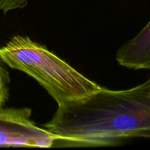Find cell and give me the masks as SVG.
I'll return each instance as SVG.
<instances>
[{"label":"cell","instance_id":"6","mask_svg":"<svg viewBox=\"0 0 150 150\" xmlns=\"http://www.w3.org/2000/svg\"><path fill=\"white\" fill-rule=\"evenodd\" d=\"M26 4L24 0H0V10L6 14L10 10L23 8Z\"/></svg>","mask_w":150,"mask_h":150},{"label":"cell","instance_id":"3","mask_svg":"<svg viewBox=\"0 0 150 150\" xmlns=\"http://www.w3.org/2000/svg\"><path fill=\"white\" fill-rule=\"evenodd\" d=\"M29 108H0V146L52 147L57 136L31 120Z\"/></svg>","mask_w":150,"mask_h":150},{"label":"cell","instance_id":"4","mask_svg":"<svg viewBox=\"0 0 150 150\" xmlns=\"http://www.w3.org/2000/svg\"><path fill=\"white\" fill-rule=\"evenodd\" d=\"M116 59L127 68L150 70V21L136 36L121 45Z\"/></svg>","mask_w":150,"mask_h":150},{"label":"cell","instance_id":"1","mask_svg":"<svg viewBox=\"0 0 150 150\" xmlns=\"http://www.w3.org/2000/svg\"><path fill=\"white\" fill-rule=\"evenodd\" d=\"M43 128L67 146L115 145L134 138L150 139V79L124 90H99L58 105Z\"/></svg>","mask_w":150,"mask_h":150},{"label":"cell","instance_id":"7","mask_svg":"<svg viewBox=\"0 0 150 150\" xmlns=\"http://www.w3.org/2000/svg\"><path fill=\"white\" fill-rule=\"evenodd\" d=\"M24 1H26V3H28V1H29V0H24Z\"/></svg>","mask_w":150,"mask_h":150},{"label":"cell","instance_id":"5","mask_svg":"<svg viewBox=\"0 0 150 150\" xmlns=\"http://www.w3.org/2000/svg\"><path fill=\"white\" fill-rule=\"evenodd\" d=\"M10 77L6 64L0 58V108L5 105L10 96Z\"/></svg>","mask_w":150,"mask_h":150},{"label":"cell","instance_id":"2","mask_svg":"<svg viewBox=\"0 0 150 150\" xmlns=\"http://www.w3.org/2000/svg\"><path fill=\"white\" fill-rule=\"evenodd\" d=\"M0 58L10 68L35 79L58 105L84 98L102 87L27 36H13L0 48Z\"/></svg>","mask_w":150,"mask_h":150},{"label":"cell","instance_id":"8","mask_svg":"<svg viewBox=\"0 0 150 150\" xmlns=\"http://www.w3.org/2000/svg\"><path fill=\"white\" fill-rule=\"evenodd\" d=\"M149 79H150V78H149Z\"/></svg>","mask_w":150,"mask_h":150}]
</instances>
